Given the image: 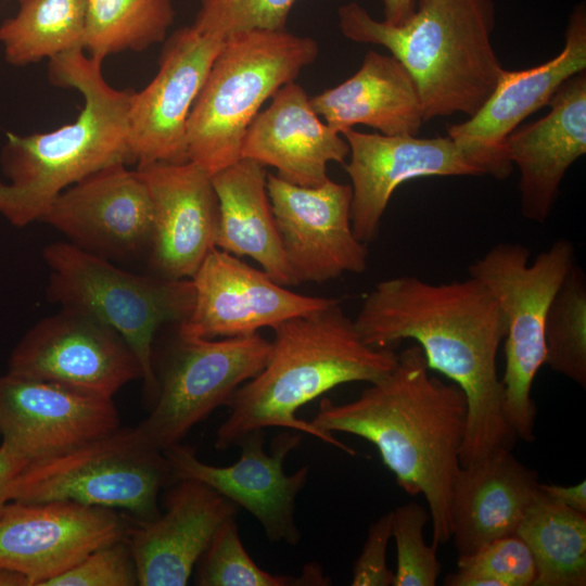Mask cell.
Returning a JSON list of instances; mask_svg holds the SVG:
<instances>
[{"label":"cell","mask_w":586,"mask_h":586,"mask_svg":"<svg viewBox=\"0 0 586 586\" xmlns=\"http://www.w3.org/2000/svg\"><path fill=\"white\" fill-rule=\"evenodd\" d=\"M430 512L410 501L392 511V537L396 544V570L392 586H435L442 564L437 545H428L423 530Z\"/></svg>","instance_id":"obj_34"},{"label":"cell","mask_w":586,"mask_h":586,"mask_svg":"<svg viewBox=\"0 0 586 586\" xmlns=\"http://www.w3.org/2000/svg\"><path fill=\"white\" fill-rule=\"evenodd\" d=\"M272 330L268 359L234 393L229 415L217 429L215 447L227 450L254 431L279 426L315 436L355 456L352 447L297 418L296 412L341 384L382 379L396 366L398 354L391 347L366 344L335 298Z\"/></svg>","instance_id":"obj_3"},{"label":"cell","mask_w":586,"mask_h":586,"mask_svg":"<svg viewBox=\"0 0 586 586\" xmlns=\"http://www.w3.org/2000/svg\"><path fill=\"white\" fill-rule=\"evenodd\" d=\"M539 489L551 499L586 513V482L563 486L539 483Z\"/></svg>","instance_id":"obj_39"},{"label":"cell","mask_w":586,"mask_h":586,"mask_svg":"<svg viewBox=\"0 0 586 586\" xmlns=\"http://www.w3.org/2000/svg\"><path fill=\"white\" fill-rule=\"evenodd\" d=\"M155 519L129 522L126 540L138 585L184 586L218 527L237 517L238 506L207 484L174 481Z\"/></svg>","instance_id":"obj_22"},{"label":"cell","mask_w":586,"mask_h":586,"mask_svg":"<svg viewBox=\"0 0 586 586\" xmlns=\"http://www.w3.org/2000/svg\"><path fill=\"white\" fill-rule=\"evenodd\" d=\"M120 426L113 399L60 383L0 375L2 444L28 462L59 455Z\"/></svg>","instance_id":"obj_19"},{"label":"cell","mask_w":586,"mask_h":586,"mask_svg":"<svg viewBox=\"0 0 586 586\" xmlns=\"http://www.w3.org/2000/svg\"><path fill=\"white\" fill-rule=\"evenodd\" d=\"M191 280L193 308L175 326L187 336L219 339L256 333L334 301L290 291L263 269L217 247L206 255Z\"/></svg>","instance_id":"obj_18"},{"label":"cell","mask_w":586,"mask_h":586,"mask_svg":"<svg viewBox=\"0 0 586 586\" xmlns=\"http://www.w3.org/2000/svg\"><path fill=\"white\" fill-rule=\"evenodd\" d=\"M222 39L192 25L166 40L153 79L132 91L128 109V164L189 161L188 119Z\"/></svg>","instance_id":"obj_14"},{"label":"cell","mask_w":586,"mask_h":586,"mask_svg":"<svg viewBox=\"0 0 586 586\" xmlns=\"http://www.w3.org/2000/svg\"><path fill=\"white\" fill-rule=\"evenodd\" d=\"M271 341L259 332L204 339L176 331L160 362H154L157 395L136 429L161 451L179 444L265 366Z\"/></svg>","instance_id":"obj_10"},{"label":"cell","mask_w":586,"mask_h":586,"mask_svg":"<svg viewBox=\"0 0 586 586\" xmlns=\"http://www.w3.org/2000/svg\"><path fill=\"white\" fill-rule=\"evenodd\" d=\"M536 566L526 544L518 536L498 538L470 556L458 557L447 586H533Z\"/></svg>","instance_id":"obj_33"},{"label":"cell","mask_w":586,"mask_h":586,"mask_svg":"<svg viewBox=\"0 0 586 586\" xmlns=\"http://www.w3.org/2000/svg\"><path fill=\"white\" fill-rule=\"evenodd\" d=\"M349 40L386 48L413 78L424 122L474 115L505 68L492 43L493 0H418L400 24L373 18L357 2L337 11Z\"/></svg>","instance_id":"obj_5"},{"label":"cell","mask_w":586,"mask_h":586,"mask_svg":"<svg viewBox=\"0 0 586 586\" xmlns=\"http://www.w3.org/2000/svg\"><path fill=\"white\" fill-rule=\"evenodd\" d=\"M8 372L106 399L142 378L136 354L117 331L92 315L66 307L25 333L10 355Z\"/></svg>","instance_id":"obj_11"},{"label":"cell","mask_w":586,"mask_h":586,"mask_svg":"<svg viewBox=\"0 0 586 586\" xmlns=\"http://www.w3.org/2000/svg\"><path fill=\"white\" fill-rule=\"evenodd\" d=\"M200 586H305L328 585L318 564L304 566L297 576L272 574L256 564L246 552L239 535L235 517L227 519L216 531L209 546L196 564Z\"/></svg>","instance_id":"obj_32"},{"label":"cell","mask_w":586,"mask_h":586,"mask_svg":"<svg viewBox=\"0 0 586 586\" xmlns=\"http://www.w3.org/2000/svg\"><path fill=\"white\" fill-rule=\"evenodd\" d=\"M384 21L400 24L413 12L416 0H383Z\"/></svg>","instance_id":"obj_40"},{"label":"cell","mask_w":586,"mask_h":586,"mask_svg":"<svg viewBox=\"0 0 586 586\" xmlns=\"http://www.w3.org/2000/svg\"><path fill=\"white\" fill-rule=\"evenodd\" d=\"M126 163L105 166L61 192L41 221L69 243L111 262L149 255L153 208L149 189Z\"/></svg>","instance_id":"obj_17"},{"label":"cell","mask_w":586,"mask_h":586,"mask_svg":"<svg viewBox=\"0 0 586 586\" xmlns=\"http://www.w3.org/2000/svg\"><path fill=\"white\" fill-rule=\"evenodd\" d=\"M43 259L49 301L92 315L117 331L140 362L144 398L153 405L154 340L163 326H177L190 315L192 280L137 275L66 241L48 244Z\"/></svg>","instance_id":"obj_7"},{"label":"cell","mask_w":586,"mask_h":586,"mask_svg":"<svg viewBox=\"0 0 586 586\" xmlns=\"http://www.w3.org/2000/svg\"><path fill=\"white\" fill-rule=\"evenodd\" d=\"M545 364L586 387V277L576 264L553 296L546 316Z\"/></svg>","instance_id":"obj_31"},{"label":"cell","mask_w":586,"mask_h":586,"mask_svg":"<svg viewBox=\"0 0 586 586\" xmlns=\"http://www.w3.org/2000/svg\"><path fill=\"white\" fill-rule=\"evenodd\" d=\"M302 441V433L286 430L271 443L270 453L264 448V430L244 436L237 446L238 460L225 467L200 460L193 448L181 443L164 451L173 482L182 479L201 481L244 508L262 525L268 540L295 546L301 532L295 520L298 493L304 488L310 469L284 472L286 456Z\"/></svg>","instance_id":"obj_13"},{"label":"cell","mask_w":586,"mask_h":586,"mask_svg":"<svg viewBox=\"0 0 586 586\" xmlns=\"http://www.w3.org/2000/svg\"><path fill=\"white\" fill-rule=\"evenodd\" d=\"M103 60L76 49L49 60L50 80L84 99L77 118L54 130L7 133L0 178V214L13 226L41 220L55 198L88 175L128 164V109L132 91L110 86Z\"/></svg>","instance_id":"obj_4"},{"label":"cell","mask_w":586,"mask_h":586,"mask_svg":"<svg viewBox=\"0 0 586 586\" xmlns=\"http://www.w3.org/2000/svg\"><path fill=\"white\" fill-rule=\"evenodd\" d=\"M171 0H86L82 50L104 60L163 42L173 25Z\"/></svg>","instance_id":"obj_30"},{"label":"cell","mask_w":586,"mask_h":586,"mask_svg":"<svg viewBox=\"0 0 586 586\" xmlns=\"http://www.w3.org/2000/svg\"><path fill=\"white\" fill-rule=\"evenodd\" d=\"M515 535L536 566L533 586L586 585V513L560 504L540 489Z\"/></svg>","instance_id":"obj_28"},{"label":"cell","mask_w":586,"mask_h":586,"mask_svg":"<svg viewBox=\"0 0 586 586\" xmlns=\"http://www.w3.org/2000/svg\"><path fill=\"white\" fill-rule=\"evenodd\" d=\"M265 166L249 158L212 175L218 199L215 247L249 256L276 282L294 285L267 193Z\"/></svg>","instance_id":"obj_27"},{"label":"cell","mask_w":586,"mask_h":586,"mask_svg":"<svg viewBox=\"0 0 586 586\" xmlns=\"http://www.w3.org/2000/svg\"><path fill=\"white\" fill-rule=\"evenodd\" d=\"M318 116L340 133L365 125L385 136L418 135L424 118L417 85L392 55L370 50L340 85L309 97Z\"/></svg>","instance_id":"obj_26"},{"label":"cell","mask_w":586,"mask_h":586,"mask_svg":"<svg viewBox=\"0 0 586 586\" xmlns=\"http://www.w3.org/2000/svg\"><path fill=\"white\" fill-rule=\"evenodd\" d=\"M267 193L294 285L367 269V246L352 228L349 184L328 178L302 187L268 174Z\"/></svg>","instance_id":"obj_12"},{"label":"cell","mask_w":586,"mask_h":586,"mask_svg":"<svg viewBox=\"0 0 586 586\" xmlns=\"http://www.w3.org/2000/svg\"><path fill=\"white\" fill-rule=\"evenodd\" d=\"M29 462L12 451L4 444H0V511L10 501L9 488L13 479Z\"/></svg>","instance_id":"obj_38"},{"label":"cell","mask_w":586,"mask_h":586,"mask_svg":"<svg viewBox=\"0 0 586 586\" xmlns=\"http://www.w3.org/2000/svg\"><path fill=\"white\" fill-rule=\"evenodd\" d=\"M348 154L343 135L318 116L295 81L282 86L258 112L241 146V158L271 166L278 177L302 187L323 183L328 164H344Z\"/></svg>","instance_id":"obj_24"},{"label":"cell","mask_w":586,"mask_h":586,"mask_svg":"<svg viewBox=\"0 0 586 586\" xmlns=\"http://www.w3.org/2000/svg\"><path fill=\"white\" fill-rule=\"evenodd\" d=\"M28 579L16 572L0 568V586H28Z\"/></svg>","instance_id":"obj_41"},{"label":"cell","mask_w":586,"mask_h":586,"mask_svg":"<svg viewBox=\"0 0 586 586\" xmlns=\"http://www.w3.org/2000/svg\"><path fill=\"white\" fill-rule=\"evenodd\" d=\"M539 483L537 472L507 448L461 467L449 509L450 538L458 557L514 535L539 492Z\"/></svg>","instance_id":"obj_25"},{"label":"cell","mask_w":586,"mask_h":586,"mask_svg":"<svg viewBox=\"0 0 586 586\" xmlns=\"http://www.w3.org/2000/svg\"><path fill=\"white\" fill-rule=\"evenodd\" d=\"M549 112L517 127L505 140V153L519 170L522 215L544 224L557 202L570 166L586 153V73L561 85Z\"/></svg>","instance_id":"obj_23"},{"label":"cell","mask_w":586,"mask_h":586,"mask_svg":"<svg viewBox=\"0 0 586 586\" xmlns=\"http://www.w3.org/2000/svg\"><path fill=\"white\" fill-rule=\"evenodd\" d=\"M318 54L313 38L286 29L224 38L189 115V161L214 175L240 160L244 135L263 104Z\"/></svg>","instance_id":"obj_6"},{"label":"cell","mask_w":586,"mask_h":586,"mask_svg":"<svg viewBox=\"0 0 586 586\" xmlns=\"http://www.w3.org/2000/svg\"><path fill=\"white\" fill-rule=\"evenodd\" d=\"M392 538V511L372 522L352 572L353 586H392L394 572L386 563V549Z\"/></svg>","instance_id":"obj_37"},{"label":"cell","mask_w":586,"mask_h":586,"mask_svg":"<svg viewBox=\"0 0 586 586\" xmlns=\"http://www.w3.org/2000/svg\"><path fill=\"white\" fill-rule=\"evenodd\" d=\"M354 320L362 341L378 348L413 340L428 368L445 375L466 395L467 430L460 466L499 449L517 436L502 412L497 354L505 321L491 291L477 279L433 283L417 276L378 282Z\"/></svg>","instance_id":"obj_1"},{"label":"cell","mask_w":586,"mask_h":586,"mask_svg":"<svg viewBox=\"0 0 586 586\" xmlns=\"http://www.w3.org/2000/svg\"><path fill=\"white\" fill-rule=\"evenodd\" d=\"M349 146L345 170L351 178V222L367 244L379 232L394 191L404 182L431 176H481L447 137L417 138L342 132Z\"/></svg>","instance_id":"obj_20"},{"label":"cell","mask_w":586,"mask_h":586,"mask_svg":"<svg viewBox=\"0 0 586 586\" xmlns=\"http://www.w3.org/2000/svg\"><path fill=\"white\" fill-rule=\"evenodd\" d=\"M531 251L499 242L469 266V276L494 295L505 326L506 366L501 380L502 412L517 438L534 441V379L545 365V322L549 305L575 265V250L555 241L530 263Z\"/></svg>","instance_id":"obj_8"},{"label":"cell","mask_w":586,"mask_h":586,"mask_svg":"<svg viewBox=\"0 0 586 586\" xmlns=\"http://www.w3.org/2000/svg\"><path fill=\"white\" fill-rule=\"evenodd\" d=\"M137 568L126 540L101 546L43 586H136Z\"/></svg>","instance_id":"obj_36"},{"label":"cell","mask_w":586,"mask_h":586,"mask_svg":"<svg viewBox=\"0 0 586 586\" xmlns=\"http://www.w3.org/2000/svg\"><path fill=\"white\" fill-rule=\"evenodd\" d=\"M585 69L586 7L581 2L570 14L560 53L527 69H505L481 109L449 125L447 136L481 175L506 179L513 167L505 153L506 138L528 115L548 105L563 82Z\"/></svg>","instance_id":"obj_15"},{"label":"cell","mask_w":586,"mask_h":586,"mask_svg":"<svg viewBox=\"0 0 586 586\" xmlns=\"http://www.w3.org/2000/svg\"><path fill=\"white\" fill-rule=\"evenodd\" d=\"M173 482L165 454L135 428H118L73 449L29 462L12 481L10 501L67 500L128 512L140 521L161 512V488Z\"/></svg>","instance_id":"obj_9"},{"label":"cell","mask_w":586,"mask_h":586,"mask_svg":"<svg viewBox=\"0 0 586 586\" xmlns=\"http://www.w3.org/2000/svg\"><path fill=\"white\" fill-rule=\"evenodd\" d=\"M116 510L67 500L9 501L0 511V568L43 586L94 549L124 539Z\"/></svg>","instance_id":"obj_16"},{"label":"cell","mask_w":586,"mask_h":586,"mask_svg":"<svg viewBox=\"0 0 586 586\" xmlns=\"http://www.w3.org/2000/svg\"><path fill=\"white\" fill-rule=\"evenodd\" d=\"M144 180L153 208L151 273L191 279L215 247L218 199L212 175L198 164L152 163L136 168Z\"/></svg>","instance_id":"obj_21"},{"label":"cell","mask_w":586,"mask_h":586,"mask_svg":"<svg viewBox=\"0 0 586 586\" xmlns=\"http://www.w3.org/2000/svg\"><path fill=\"white\" fill-rule=\"evenodd\" d=\"M192 24L198 30L224 39L247 30L285 29L296 0H199Z\"/></svg>","instance_id":"obj_35"},{"label":"cell","mask_w":586,"mask_h":586,"mask_svg":"<svg viewBox=\"0 0 586 586\" xmlns=\"http://www.w3.org/2000/svg\"><path fill=\"white\" fill-rule=\"evenodd\" d=\"M16 13L0 25L5 61L25 66L82 49L86 0H17Z\"/></svg>","instance_id":"obj_29"},{"label":"cell","mask_w":586,"mask_h":586,"mask_svg":"<svg viewBox=\"0 0 586 586\" xmlns=\"http://www.w3.org/2000/svg\"><path fill=\"white\" fill-rule=\"evenodd\" d=\"M421 347L398 354L396 366L354 400L322 399L318 429L359 436L377 447L383 463L407 494L422 495L432 522L433 544L450 539V497L461 468L467 430L464 393L429 373Z\"/></svg>","instance_id":"obj_2"}]
</instances>
